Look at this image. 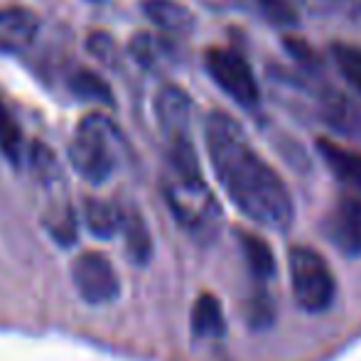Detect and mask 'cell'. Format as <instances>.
Returning <instances> with one entry per match:
<instances>
[{"mask_svg": "<svg viewBox=\"0 0 361 361\" xmlns=\"http://www.w3.org/2000/svg\"><path fill=\"white\" fill-rule=\"evenodd\" d=\"M155 114L167 140L190 135L192 101L180 86H162L155 96Z\"/></svg>", "mask_w": 361, "mask_h": 361, "instance_id": "9", "label": "cell"}, {"mask_svg": "<svg viewBox=\"0 0 361 361\" xmlns=\"http://www.w3.org/2000/svg\"><path fill=\"white\" fill-rule=\"evenodd\" d=\"M317 150L339 180L361 192V150H352L327 138L317 140Z\"/></svg>", "mask_w": 361, "mask_h": 361, "instance_id": "12", "label": "cell"}, {"mask_svg": "<svg viewBox=\"0 0 361 361\" xmlns=\"http://www.w3.org/2000/svg\"><path fill=\"white\" fill-rule=\"evenodd\" d=\"M126 236V248H128V256L130 261L135 263H147L152 253V241H150V233L145 228V221L140 219L138 212H123V226H121Z\"/></svg>", "mask_w": 361, "mask_h": 361, "instance_id": "15", "label": "cell"}, {"mask_svg": "<svg viewBox=\"0 0 361 361\" xmlns=\"http://www.w3.org/2000/svg\"><path fill=\"white\" fill-rule=\"evenodd\" d=\"M69 89H72L74 96H79L84 101H99V104L106 106L114 104V91L109 89V84L99 74L89 72V69H76L69 76Z\"/></svg>", "mask_w": 361, "mask_h": 361, "instance_id": "18", "label": "cell"}, {"mask_svg": "<svg viewBox=\"0 0 361 361\" xmlns=\"http://www.w3.org/2000/svg\"><path fill=\"white\" fill-rule=\"evenodd\" d=\"M130 54H133L140 67L157 69L170 57V44H167V39L155 37V35H150V32H138L130 39Z\"/></svg>", "mask_w": 361, "mask_h": 361, "instance_id": "17", "label": "cell"}, {"mask_svg": "<svg viewBox=\"0 0 361 361\" xmlns=\"http://www.w3.org/2000/svg\"><path fill=\"white\" fill-rule=\"evenodd\" d=\"M143 13L167 35H190L197 27L195 13L177 0H143Z\"/></svg>", "mask_w": 361, "mask_h": 361, "instance_id": "11", "label": "cell"}, {"mask_svg": "<svg viewBox=\"0 0 361 361\" xmlns=\"http://www.w3.org/2000/svg\"><path fill=\"white\" fill-rule=\"evenodd\" d=\"M300 13L322 18H347L361 23V0H290Z\"/></svg>", "mask_w": 361, "mask_h": 361, "instance_id": "16", "label": "cell"}, {"mask_svg": "<svg viewBox=\"0 0 361 361\" xmlns=\"http://www.w3.org/2000/svg\"><path fill=\"white\" fill-rule=\"evenodd\" d=\"M37 35V18L25 8L0 10V52L18 54L32 44Z\"/></svg>", "mask_w": 361, "mask_h": 361, "instance_id": "10", "label": "cell"}, {"mask_svg": "<svg viewBox=\"0 0 361 361\" xmlns=\"http://www.w3.org/2000/svg\"><path fill=\"white\" fill-rule=\"evenodd\" d=\"M84 221L89 231L99 238H111L116 231L123 226V209L104 200H94L86 197L84 200Z\"/></svg>", "mask_w": 361, "mask_h": 361, "instance_id": "13", "label": "cell"}, {"mask_svg": "<svg viewBox=\"0 0 361 361\" xmlns=\"http://www.w3.org/2000/svg\"><path fill=\"white\" fill-rule=\"evenodd\" d=\"M72 278L76 293L89 305H106L118 298V276H116L109 258L101 253H81L72 266Z\"/></svg>", "mask_w": 361, "mask_h": 361, "instance_id": "6", "label": "cell"}, {"mask_svg": "<svg viewBox=\"0 0 361 361\" xmlns=\"http://www.w3.org/2000/svg\"><path fill=\"white\" fill-rule=\"evenodd\" d=\"M86 49L99 62L109 64V67L118 64V44H116V39L109 32H91L89 39H86Z\"/></svg>", "mask_w": 361, "mask_h": 361, "instance_id": "23", "label": "cell"}, {"mask_svg": "<svg viewBox=\"0 0 361 361\" xmlns=\"http://www.w3.org/2000/svg\"><path fill=\"white\" fill-rule=\"evenodd\" d=\"M256 3L261 8L263 18L271 20L273 25H286V27H290V25L298 23L300 10L290 0H256Z\"/></svg>", "mask_w": 361, "mask_h": 361, "instance_id": "22", "label": "cell"}, {"mask_svg": "<svg viewBox=\"0 0 361 361\" xmlns=\"http://www.w3.org/2000/svg\"><path fill=\"white\" fill-rule=\"evenodd\" d=\"M0 152L13 165H20V160H23V133H20L18 123L13 121L3 101H0Z\"/></svg>", "mask_w": 361, "mask_h": 361, "instance_id": "21", "label": "cell"}, {"mask_svg": "<svg viewBox=\"0 0 361 361\" xmlns=\"http://www.w3.org/2000/svg\"><path fill=\"white\" fill-rule=\"evenodd\" d=\"M319 118L337 135L349 140H361V109L347 94L337 89H322L317 96Z\"/></svg>", "mask_w": 361, "mask_h": 361, "instance_id": "8", "label": "cell"}, {"mask_svg": "<svg viewBox=\"0 0 361 361\" xmlns=\"http://www.w3.org/2000/svg\"><path fill=\"white\" fill-rule=\"evenodd\" d=\"M322 231L327 241L344 256H361V200L344 195L334 202L322 221Z\"/></svg>", "mask_w": 361, "mask_h": 361, "instance_id": "7", "label": "cell"}, {"mask_svg": "<svg viewBox=\"0 0 361 361\" xmlns=\"http://www.w3.org/2000/svg\"><path fill=\"white\" fill-rule=\"evenodd\" d=\"M288 271L293 298L300 310L310 314L327 312L337 298V281H334L329 263L310 246H293L288 253Z\"/></svg>", "mask_w": 361, "mask_h": 361, "instance_id": "3", "label": "cell"}, {"mask_svg": "<svg viewBox=\"0 0 361 361\" xmlns=\"http://www.w3.org/2000/svg\"><path fill=\"white\" fill-rule=\"evenodd\" d=\"M165 200L170 204L177 221L192 233L212 231L219 221V204L214 195L207 187L204 177L200 180H185V177L170 175L165 180Z\"/></svg>", "mask_w": 361, "mask_h": 361, "instance_id": "4", "label": "cell"}, {"mask_svg": "<svg viewBox=\"0 0 361 361\" xmlns=\"http://www.w3.org/2000/svg\"><path fill=\"white\" fill-rule=\"evenodd\" d=\"M241 246H243V253H246V261H248V268L253 271V276L266 281L276 273V258H273L271 248H268L266 241H261L258 236L253 233H241Z\"/></svg>", "mask_w": 361, "mask_h": 361, "instance_id": "19", "label": "cell"}, {"mask_svg": "<svg viewBox=\"0 0 361 361\" xmlns=\"http://www.w3.org/2000/svg\"><path fill=\"white\" fill-rule=\"evenodd\" d=\"M332 57L337 62L339 74L347 79V84L361 96V47L347 42L332 44Z\"/></svg>", "mask_w": 361, "mask_h": 361, "instance_id": "20", "label": "cell"}, {"mask_svg": "<svg viewBox=\"0 0 361 361\" xmlns=\"http://www.w3.org/2000/svg\"><path fill=\"white\" fill-rule=\"evenodd\" d=\"M286 47L288 52L295 54V59L305 64V67H314V54L310 52V47L302 42V39H286Z\"/></svg>", "mask_w": 361, "mask_h": 361, "instance_id": "24", "label": "cell"}, {"mask_svg": "<svg viewBox=\"0 0 361 361\" xmlns=\"http://www.w3.org/2000/svg\"><path fill=\"white\" fill-rule=\"evenodd\" d=\"M204 143L212 170L231 204L258 226L288 231L295 219L293 195L241 126L224 111H212L204 121Z\"/></svg>", "mask_w": 361, "mask_h": 361, "instance_id": "1", "label": "cell"}, {"mask_svg": "<svg viewBox=\"0 0 361 361\" xmlns=\"http://www.w3.org/2000/svg\"><path fill=\"white\" fill-rule=\"evenodd\" d=\"M204 67L219 89L226 96H231L236 104L251 109L261 101V86L256 81V74H253L251 64L238 52L224 47L207 49Z\"/></svg>", "mask_w": 361, "mask_h": 361, "instance_id": "5", "label": "cell"}, {"mask_svg": "<svg viewBox=\"0 0 361 361\" xmlns=\"http://www.w3.org/2000/svg\"><path fill=\"white\" fill-rule=\"evenodd\" d=\"M224 329H226V322H224V312L219 300L209 293H202L197 298L195 307H192V332L197 337L214 339L221 337Z\"/></svg>", "mask_w": 361, "mask_h": 361, "instance_id": "14", "label": "cell"}, {"mask_svg": "<svg viewBox=\"0 0 361 361\" xmlns=\"http://www.w3.org/2000/svg\"><path fill=\"white\" fill-rule=\"evenodd\" d=\"M118 143V128L106 116L91 114L76 126V133L69 143V160L86 182L101 185L116 170Z\"/></svg>", "mask_w": 361, "mask_h": 361, "instance_id": "2", "label": "cell"}]
</instances>
